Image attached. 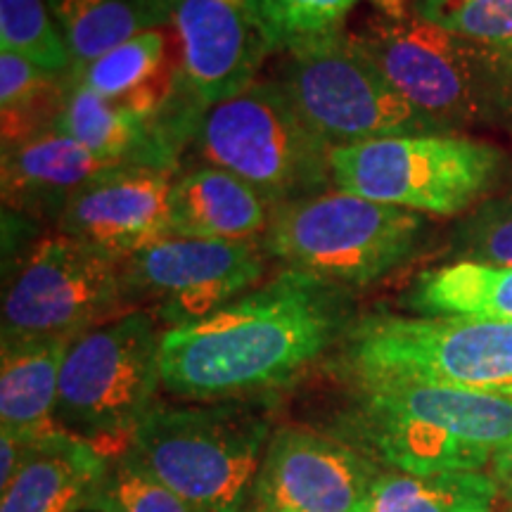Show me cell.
<instances>
[{
    "mask_svg": "<svg viewBox=\"0 0 512 512\" xmlns=\"http://www.w3.org/2000/svg\"><path fill=\"white\" fill-rule=\"evenodd\" d=\"M24 453H27V441H19L10 434H0V489L10 484L22 465Z\"/></svg>",
    "mask_w": 512,
    "mask_h": 512,
    "instance_id": "f546056e",
    "label": "cell"
},
{
    "mask_svg": "<svg viewBox=\"0 0 512 512\" xmlns=\"http://www.w3.org/2000/svg\"><path fill=\"white\" fill-rule=\"evenodd\" d=\"M72 339L0 342V434L34 441L57 430L62 363Z\"/></svg>",
    "mask_w": 512,
    "mask_h": 512,
    "instance_id": "d6986e66",
    "label": "cell"
},
{
    "mask_svg": "<svg viewBox=\"0 0 512 512\" xmlns=\"http://www.w3.org/2000/svg\"><path fill=\"white\" fill-rule=\"evenodd\" d=\"M420 316L512 320V266L444 264L422 271L408 292Z\"/></svg>",
    "mask_w": 512,
    "mask_h": 512,
    "instance_id": "44dd1931",
    "label": "cell"
},
{
    "mask_svg": "<svg viewBox=\"0 0 512 512\" xmlns=\"http://www.w3.org/2000/svg\"><path fill=\"white\" fill-rule=\"evenodd\" d=\"M339 439L396 472H484L512 441V399L439 384L349 382Z\"/></svg>",
    "mask_w": 512,
    "mask_h": 512,
    "instance_id": "7a4b0ae2",
    "label": "cell"
},
{
    "mask_svg": "<svg viewBox=\"0 0 512 512\" xmlns=\"http://www.w3.org/2000/svg\"><path fill=\"white\" fill-rule=\"evenodd\" d=\"M422 235L425 216L332 188L275 207L261 247L280 268L349 292L406 266Z\"/></svg>",
    "mask_w": 512,
    "mask_h": 512,
    "instance_id": "8992f818",
    "label": "cell"
},
{
    "mask_svg": "<svg viewBox=\"0 0 512 512\" xmlns=\"http://www.w3.org/2000/svg\"><path fill=\"white\" fill-rule=\"evenodd\" d=\"M124 306L121 261L55 230L5 280L0 339H76L121 316Z\"/></svg>",
    "mask_w": 512,
    "mask_h": 512,
    "instance_id": "8fae6325",
    "label": "cell"
},
{
    "mask_svg": "<svg viewBox=\"0 0 512 512\" xmlns=\"http://www.w3.org/2000/svg\"><path fill=\"white\" fill-rule=\"evenodd\" d=\"M72 74H55L29 57L0 50V133L5 147L46 133L60 119Z\"/></svg>",
    "mask_w": 512,
    "mask_h": 512,
    "instance_id": "603a6c76",
    "label": "cell"
},
{
    "mask_svg": "<svg viewBox=\"0 0 512 512\" xmlns=\"http://www.w3.org/2000/svg\"><path fill=\"white\" fill-rule=\"evenodd\" d=\"M347 382L403 380L512 399V320L366 316L337 351Z\"/></svg>",
    "mask_w": 512,
    "mask_h": 512,
    "instance_id": "5b68a950",
    "label": "cell"
},
{
    "mask_svg": "<svg viewBox=\"0 0 512 512\" xmlns=\"http://www.w3.org/2000/svg\"><path fill=\"white\" fill-rule=\"evenodd\" d=\"M261 240L226 242L166 235L121 261L128 302L166 328L192 323L242 297L264 278Z\"/></svg>",
    "mask_w": 512,
    "mask_h": 512,
    "instance_id": "7c38bea8",
    "label": "cell"
},
{
    "mask_svg": "<svg viewBox=\"0 0 512 512\" xmlns=\"http://www.w3.org/2000/svg\"><path fill=\"white\" fill-rule=\"evenodd\" d=\"M411 15L512 57V0H413Z\"/></svg>",
    "mask_w": 512,
    "mask_h": 512,
    "instance_id": "4316f807",
    "label": "cell"
},
{
    "mask_svg": "<svg viewBox=\"0 0 512 512\" xmlns=\"http://www.w3.org/2000/svg\"><path fill=\"white\" fill-rule=\"evenodd\" d=\"M505 128H510L512 131V57L508 67V119H505Z\"/></svg>",
    "mask_w": 512,
    "mask_h": 512,
    "instance_id": "d6a6232c",
    "label": "cell"
},
{
    "mask_svg": "<svg viewBox=\"0 0 512 512\" xmlns=\"http://www.w3.org/2000/svg\"><path fill=\"white\" fill-rule=\"evenodd\" d=\"M358 0H252L273 53L313 46L342 36Z\"/></svg>",
    "mask_w": 512,
    "mask_h": 512,
    "instance_id": "d4e9b609",
    "label": "cell"
},
{
    "mask_svg": "<svg viewBox=\"0 0 512 512\" xmlns=\"http://www.w3.org/2000/svg\"><path fill=\"white\" fill-rule=\"evenodd\" d=\"M273 207L219 166H195L176 178L171 192V235L202 240H261Z\"/></svg>",
    "mask_w": 512,
    "mask_h": 512,
    "instance_id": "ac0fdd59",
    "label": "cell"
},
{
    "mask_svg": "<svg viewBox=\"0 0 512 512\" xmlns=\"http://www.w3.org/2000/svg\"><path fill=\"white\" fill-rule=\"evenodd\" d=\"M349 38L394 91L444 133L472 126L505 128L510 55L415 15H375Z\"/></svg>",
    "mask_w": 512,
    "mask_h": 512,
    "instance_id": "277c9868",
    "label": "cell"
},
{
    "mask_svg": "<svg viewBox=\"0 0 512 512\" xmlns=\"http://www.w3.org/2000/svg\"><path fill=\"white\" fill-rule=\"evenodd\" d=\"M190 145L204 164L230 171L271 207L332 190V147L302 117L278 79L202 110Z\"/></svg>",
    "mask_w": 512,
    "mask_h": 512,
    "instance_id": "ba28073f",
    "label": "cell"
},
{
    "mask_svg": "<svg viewBox=\"0 0 512 512\" xmlns=\"http://www.w3.org/2000/svg\"><path fill=\"white\" fill-rule=\"evenodd\" d=\"M178 174L150 164H119L69 202L57 233L124 261L171 235V192Z\"/></svg>",
    "mask_w": 512,
    "mask_h": 512,
    "instance_id": "9a60e30c",
    "label": "cell"
},
{
    "mask_svg": "<svg viewBox=\"0 0 512 512\" xmlns=\"http://www.w3.org/2000/svg\"><path fill=\"white\" fill-rule=\"evenodd\" d=\"M166 55H169L166 29L143 31L74 72L72 79L102 98H136L155 88H171L169 83H162Z\"/></svg>",
    "mask_w": 512,
    "mask_h": 512,
    "instance_id": "cb8c5ba5",
    "label": "cell"
},
{
    "mask_svg": "<svg viewBox=\"0 0 512 512\" xmlns=\"http://www.w3.org/2000/svg\"><path fill=\"white\" fill-rule=\"evenodd\" d=\"M489 475L496 482L501 498L512 505V441H508L491 460Z\"/></svg>",
    "mask_w": 512,
    "mask_h": 512,
    "instance_id": "4dcf8cb0",
    "label": "cell"
},
{
    "mask_svg": "<svg viewBox=\"0 0 512 512\" xmlns=\"http://www.w3.org/2000/svg\"><path fill=\"white\" fill-rule=\"evenodd\" d=\"M110 465L100 446L57 427L29 441L17 475L0 489V512H91Z\"/></svg>",
    "mask_w": 512,
    "mask_h": 512,
    "instance_id": "e0dca14e",
    "label": "cell"
},
{
    "mask_svg": "<svg viewBox=\"0 0 512 512\" xmlns=\"http://www.w3.org/2000/svg\"><path fill=\"white\" fill-rule=\"evenodd\" d=\"M446 264L512 266V195L489 197L453 228Z\"/></svg>",
    "mask_w": 512,
    "mask_h": 512,
    "instance_id": "83f0119b",
    "label": "cell"
},
{
    "mask_svg": "<svg viewBox=\"0 0 512 512\" xmlns=\"http://www.w3.org/2000/svg\"><path fill=\"white\" fill-rule=\"evenodd\" d=\"M0 162L5 209L50 221H60L69 202L88 183L114 166L128 164L98 155L57 126L5 147Z\"/></svg>",
    "mask_w": 512,
    "mask_h": 512,
    "instance_id": "2e32d148",
    "label": "cell"
},
{
    "mask_svg": "<svg viewBox=\"0 0 512 512\" xmlns=\"http://www.w3.org/2000/svg\"><path fill=\"white\" fill-rule=\"evenodd\" d=\"M162 387V330L145 309H128L69 344L62 363L57 425L76 437L128 444ZM107 453V451H105Z\"/></svg>",
    "mask_w": 512,
    "mask_h": 512,
    "instance_id": "9c48e42d",
    "label": "cell"
},
{
    "mask_svg": "<svg viewBox=\"0 0 512 512\" xmlns=\"http://www.w3.org/2000/svg\"><path fill=\"white\" fill-rule=\"evenodd\" d=\"M377 10V15H384L389 19H403L411 15L413 0H368Z\"/></svg>",
    "mask_w": 512,
    "mask_h": 512,
    "instance_id": "1f68e13d",
    "label": "cell"
},
{
    "mask_svg": "<svg viewBox=\"0 0 512 512\" xmlns=\"http://www.w3.org/2000/svg\"><path fill=\"white\" fill-rule=\"evenodd\" d=\"M273 430L256 401L155 403L124 451L200 512H247Z\"/></svg>",
    "mask_w": 512,
    "mask_h": 512,
    "instance_id": "3957f363",
    "label": "cell"
},
{
    "mask_svg": "<svg viewBox=\"0 0 512 512\" xmlns=\"http://www.w3.org/2000/svg\"><path fill=\"white\" fill-rule=\"evenodd\" d=\"M498 498L486 472L380 470L363 512H494Z\"/></svg>",
    "mask_w": 512,
    "mask_h": 512,
    "instance_id": "7402d4cb",
    "label": "cell"
},
{
    "mask_svg": "<svg viewBox=\"0 0 512 512\" xmlns=\"http://www.w3.org/2000/svg\"><path fill=\"white\" fill-rule=\"evenodd\" d=\"M508 155L463 133H418L335 147L332 188L420 216L470 214L501 185Z\"/></svg>",
    "mask_w": 512,
    "mask_h": 512,
    "instance_id": "52a82bcc",
    "label": "cell"
},
{
    "mask_svg": "<svg viewBox=\"0 0 512 512\" xmlns=\"http://www.w3.org/2000/svg\"><path fill=\"white\" fill-rule=\"evenodd\" d=\"M169 17L181 48L178 76L202 110L247 91L273 53L252 0H169Z\"/></svg>",
    "mask_w": 512,
    "mask_h": 512,
    "instance_id": "5bb4252c",
    "label": "cell"
},
{
    "mask_svg": "<svg viewBox=\"0 0 512 512\" xmlns=\"http://www.w3.org/2000/svg\"><path fill=\"white\" fill-rule=\"evenodd\" d=\"M380 465L337 434L275 427L247 512H363Z\"/></svg>",
    "mask_w": 512,
    "mask_h": 512,
    "instance_id": "4fadbf2b",
    "label": "cell"
},
{
    "mask_svg": "<svg viewBox=\"0 0 512 512\" xmlns=\"http://www.w3.org/2000/svg\"><path fill=\"white\" fill-rule=\"evenodd\" d=\"M278 81L332 150L382 138L444 133L394 91L349 34L285 53Z\"/></svg>",
    "mask_w": 512,
    "mask_h": 512,
    "instance_id": "30bf717a",
    "label": "cell"
},
{
    "mask_svg": "<svg viewBox=\"0 0 512 512\" xmlns=\"http://www.w3.org/2000/svg\"><path fill=\"white\" fill-rule=\"evenodd\" d=\"M0 50H12L55 74H72L50 0H0Z\"/></svg>",
    "mask_w": 512,
    "mask_h": 512,
    "instance_id": "484cf974",
    "label": "cell"
},
{
    "mask_svg": "<svg viewBox=\"0 0 512 512\" xmlns=\"http://www.w3.org/2000/svg\"><path fill=\"white\" fill-rule=\"evenodd\" d=\"M50 10L72 74L128 38L171 27L169 0H50Z\"/></svg>",
    "mask_w": 512,
    "mask_h": 512,
    "instance_id": "ffe728a7",
    "label": "cell"
},
{
    "mask_svg": "<svg viewBox=\"0 0 512 512\" xmlns=\"http://www.w3.org/2000/svg\"><path fill=\"white\" fill-rule=\"evenodd\" d=\"M91 512H200L121 451L112 460Z\"/></svg>",
    "mask_w": 512,
    "mask_h": 512,
    "instance_id": "f1b7e54d",
    "label": "cell"
},
{
    "mask_svg": "<svg viewBox=\"0 0 512 512\" xmlns=\"http://www.w3.org/2000/svg\"><path fill=\"white\" fill-rule=\"evenodd\" d=\"M347 294L280 268L209 316L162 330V387L190 403L256 401L290 387L347 335Z\"/></svg>",
    "mask_w": 512,
    "mask_h": 512,
    "instance_id": "6da1fadb",
    "label": "cell"
}]
</instances>
